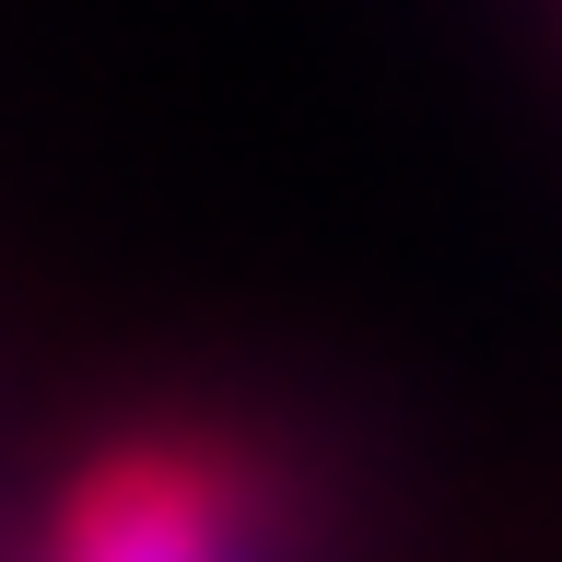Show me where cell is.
Instances as JSON below:
<instances>
[{"label": "cell", "instance_id": "1", "mask_svg": "<svg viewBox=\"0 0 562 562\" xmlns=\"http://www.w3.org/2000/svg\"><path fill=\"white\" fill-rule=\"evenodd\" d=\"M281 481L211 422L105 434L47 504V562H270Z\"/></svg>", "mask_w": 562, "mask_h": 562}]
</instances>
